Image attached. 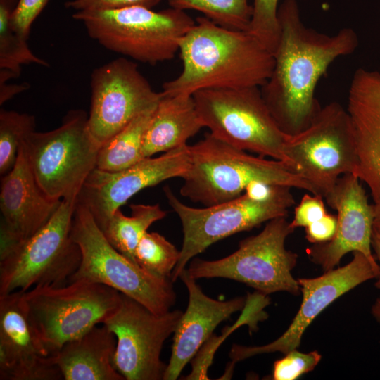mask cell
I'll list each match as a JSON object with an SVG mask.
<instances>
[{
	"label": "cell",
	"instance_id": "obj_1",
	"mask_svg": "<svg viewBox=\"0 0 380 380\" xmlns=\"http://www.w3.org/2000/svg\"><path fill=\"white\" fill-rule=\"evenodd\" d=\"M278 20L274 66L260 91L280 129L295 135L309 126L322 107L315 96L320 77L337 58L353 53L359 40L350 27L329 35L306 27L296 0L281 3Z\"/></svg>",
	"mask_w": 380,
	"mask_h": 380
},
{
	"label": "cell",
	"instance_id": "obj_2",
	"mask_svg": "<svg viewBox=\"0 0 380 380\" xmlns=\"http://www.w3.org/2000/svg\"><path fill=\"white\" fill-rule=\"evenodd\" d=\"M195 25L179 45L182 70L165 82V95L187 94L205 89L261 87L274 66L273 53L248 31L230 30L208 18Z\"/></svg>",
	"mask_w": 380,
	"mask_h": 380
},
{
	"label": "cell",
	"instance_id": "obj_3",
	"mask_svg": "<svg viewBox=\"0 0 380 380\" xmlns=\"http://www.w3.org/2000/svg\"><path fill=\"white\" fill-rule=\"evenodd\" d=\"M190 166L182 178V196L205 207L234 199L253 181L287 186L316 194L312 186L286 163L253 156L210 132L189 146Z\"/></svg>",
	"mask_w": 380,
	"mask_h": 380
},
{
	"label": "cell",
	"instance_id": "obj_4",
	"mask_svg": "<svg viewBox=\"0 0 380 380\" xmlns=\"http://www.w3.org/2000/svg\"><path fill=\"white\" fill-rule=\"evenodd\" d=\"M72 18L106 49L151 65L172 59L196 23L184 11H155L143 6L76 11Z\"/></svg>",
	"mask_w": 380,
	"mask_h": 380
},
{
	"label": "cell",
	"instance_id": "obj_5",
	"mask_svg": "<svg viewBox=\"0 0 380 380\" xmlns=\"http://www.w3.org/2000/svg\"><path fill=\"white\" fill-rule=\"evenodd\" d=\"M71 235L81 252L79 268L70 281L84 280L111 287L152 312L170 311L176 295L170 279L156 277L116 250L89 208L77 200Z\"/></svg>",
	"mask_w": 380,
	"mask_h": 380
},
{
	"label": "cell",
	"instance_id": "obj_6",
	"mask_svg": "<svg viewBox=\"0 0 380 380\" xmlns=\"http://www.w3.org/2000/svg\"><path fill=\"white\" fill-rule=\"evenodd\" d=\"M77 200L63 199L39 230L0 253V295L69 283L81 262L80 249L71 235Z\"/></svg>",
	"mask_w": 380,
	"mask_h": 380
},
{
	"label": "cell",
	"instance_id": "obj_7",
	"mask_svg": "<svg viewBox=\"0 0 380 380\" xmlns=\"http://www.w3.org/2000/svg\"><path fill=\"white\" fill-rule=\"evenodd\" d=\"M30 319L53 355L65 343L102 324L118 309L122 293L108 286L75 280L62 286H38L24 291Z\"/></svg>",
	"mask_w": 380,
	"mask_h": 380
},
{
	"label": "cell",
	"instance_id": "obj_8",
	"mask_svg": "<svg viewBox=\"0 0 380 380\" xmlns=\"http://www.w3.org/2000/svg\"><path fill=\"white\" fill-rule=\"evenodd\" d=\"M87 120L84 110H70L58 127L31 132L23 140L34 178L51 199H77L87 178L96 167L101 146L91 136Z\"/></svg>",
	"mask_w": 380,
	"mask_h": 380
},
{
	"label": "cell",
	"instance_id": "obj_9",
	"mask_svg": "<svg viewBox=\"0 0 380 380\" xmlns=\"http://www.w3.org/2000/svg\"><path fill=\"white\" fill-rule=\"evenodd\" d=\"M192 96L204 127L215 137L239 149L282 161L293 169L285 154L289 135L273 118L260 87L205 89Z\"/></svg>",
	"mask_w": 380,
	"mask_h": 380
},
{
	"label": "cell",
	"instance_id": "obj_10",
	"mask_svg": "<svg viewBox=\"0 0 380 380\" xmlns=\"http://www.w3.org/2000/svg\"><path fill=\"white\" fill-rule=\"evenodd\" d=\"M291 189L279 185L267 199H255L243 193L231 201L197 208L183 203L165 186L163 190L167 202L179 216L183 231L180 255L171 281L175 282L189 260L213 243L274 218L286 217L289 209L295 204Z\"/></svg>",
	"mask_w": 380,
	"mask_h": 380
},
{
	"label": "cell",
	"instance_id": "obj_11",
	"mask_svg": "<svg viewBox=\"0 0 380 380\" xmlns=\"http://www.w3.org/2000/svg\"><path fill=\"white\" fill-rule=\"evenodd\" d=\"M293 231L286 217L274 218L261 232L242 240L231 255L215 260L194 259L186 271L195 279L221 277L244 283L266 296L299 294L300 286L291 274L298 255L285 248Z\"/></svg>",
	"mask_w": 380,
	"mask_h": 380
},
{
	"label": "cell",
	"instance_id": "obj_12",
	"mask_svg": "<svg viewBox=\"0 0 380 380\" xmlns=\"http://www.w3.org/2000/svg\"><path fill=\"white\" fill-rule=\"evenodd\" d=\"M285 154L293 171L316 195L324 197L341 176L355 174L357 167L356 141L347 110L336 101L321 107L308 127L288 136Z\"/></svg>",
	"mask_w": 380,
	"mask_h": 380
},
{
	"label": "cell",
	"instance_id": "obj_13",
	"mask_svg": "<svg viewBox=\"0 0 380 380\" xmlns=\"http://www.w3.org/2000/svg\"><path fill=\"white\" fill-rule=\"evenodd\" d=\"M182 314L178 310L155 314L122 293L120 307L103 324L116 337L113 365L125 380H163L162 348Z\"/></svg>",
	"mask_w": 380,
	"mask_h": 380
},
{
	"label": "cell",
	"instance_id": "obj_14",
	"mask_svg": "<svg viewBox=\"0 0 380 380\" xmlns=\"http://www.w3.org/2000/svg\"><path fill=\"white\" fill-rule=\"evenodd\" d=\"M89 132L101 146L136 116L156 106V92L137 64L125 58L114 59L96 68L91 76Z\"/></svg>",
	"mask_w": 380,
	"mask_h": 380
},
{
	"label": "cell",
	"instance_id": "obj_15",
	"mask_svg": "<svg viewBox=\"0 0 380 380\" xmlns=\"http://www.w3.org/2000/svg\"><path fill=\"white\" fill-rule=\"evenodd\" d=\"M190 166L189 145L156 158L147 157L120 171L95 168L87 178L77 201L90 210L102 229L114 212L144 189L173 177L183 178Z\"/></svg>",
	"mask_w": 380,
	"mask_h": 380
},
{
	"label": "cell",
	"instance_id": "obj_16",
	"mask_svg": "<svg viewBox=\"0 0 380 380\" xmlns=\"http://www.w3.org/2000/svg\"><path fill=\"white\" fill-rule=\"evenodd\" d=\"M379 274L378 264L355 251L352 260L343 267L330 270L315 278L298 279L302 303L286 331L274 341L264 346L249 347L234 344L229 354L232 365L256 355L277 351L285 355L297 349L305 329L320 312L346 292L377 278Z\"/></svg>",
	"mask_w": 380,
	"mask_h": 380
},
{
	"label": "cell",
	"instance_id": "obj_17",
	"mask_svg": "<svg viewBox=\"0 0 380 380\" xmlns=\"http://www.w3.org/2000/svg\"><path fill=\"white\" fill-rule=\"evenodd\" d=\"M360 181L355 174L343 175L324 196L328 205L337 212L336 232L330 241L314 244L306 253L309 259L325 272L333 270L349 252H360L377 264L371 251L374 205L369 203Z\"/></svg>",
	"mask_w": 380,
	"mask_h": 380
},
{
	"label": "cell",
	"instance_id": "obj_18",
	"mask_svg": "<svg viewBox=\"0 0 380 380\" xmlns=\"http://www.w3.org/2000/svg\"><path fill=\"white\" fill-rule=\"evenodd\" d=\"M23 295L22 291L0 295V379H61L30 319Z\"/></svg>",
	"mask_w": 380,
	"mask_h": 380
},
{
	"label": "cell",
	"instance_id": "obj_19",
	"mask_svg": "<svg viewBox=\"0 0 380 380\" xmlns=\"http://www.w3.org/2000/svg\"><path fill=\"white\" fill-rule=\"evenodd\" d=\"M1 250L32 236L51 219L61 201L49 198L39 186L21 142L13 169L1 177Z\"/></svg>",
	"mask_w": 380,
	"mask_h": 380
},
{
	"label": "cell",
	"instance_id": "obj_20",
	"mask_svg": "<svg viewBox=\"0 0 380 380\" xmlns=\"http://www.w3.org/2000/svg\"><path fill=\"white\" fill-rule=\"evenodd\" d=\"M179 278L189 293V302L174 332L172 353L163 380H175L185 366L210 339L215 329L231 315L243 309V298L217 300L205 295L184 269Z\"/></svg>",
	"mask_w": 380,
	"mask_h": 380
},
{
	"label": "cell",
	"instance_id": "obj_21",
	"mask_svg": "<svg viewBox=\"0 0 380 380\" xmlns=\"http://www.w3.org/2000/svg\"><path fill=\"white\" fill-rule=\"evenodd\" d=\"M347 111L354 130L358 165L355 175L380 201V72L358 68L348 96Z\"/></svg>",
	"mask_w": 380,
	"mask_h": 380
},
{
	"label": "cell",
	"instance_id": "obj_22",
	"mask_svg": "<svg viewBox=\"0 0 380 380\" xmlns=\"http://www.w3.org/2000/svg\"><path fill=\"white\" fill-rule=\"evenodd\" d=\"M115 334L103 324L67 342L53 355L65 380H125L116 370Z\"/></svg>",
	"mask_w": 380,
	"mask_h": 380
},
{
	"label": "cell",
	"instance_id": "obj_23",
	"mask_svg": "<svg viewBox=\"0 0 380 380\" xmlns=\"http://www.w3.org/2000/svg\"><path fill=\"white\" fill-rule=\"evenodd\" d=\"M160 93L144 135V158L186 144V141L204 127L192 95Z\"/></svg>",
	"mask_w": 380,
	"mask_h": 380
},
{
	"label": "cell",
	"instance_id": "obj_24",
	"mask_svg": "<svg viewBox=\"0 0 380 380\" xmlns=\"http://www.w3.org/2000/svg\"><path fill=\"white\" fill-rule=\"evenodd\" d=\"M130 209V216L116 210L101 230L116 250L136 263L134 253L139 241L153 222L165 217L166 211L158 204H132Z\"/></svg>",
	"mask_w": 380,
	"mask_h": 380
},
{
	"label": "cell",
	"instance_id": "obj_25",
	"mask_svg": "<svg viewBox=\"0 0 380 380\" xmlns=\"http://www.w3.org/2000/svg\"><path fill=\"white\" fill-rule=\"evenodd\" d=\"M157 104L139 114L99 148L96 167L107 172L125 170L144 158L143 138Z\"/></svg>",
	"mask_w": 380,
	"mask_h": 380
},
{
	"label": "cell",
	"instance_id": "obj_26",
	"mask_svg": "<svg viewBox=\"0 0 380 380\" xmlns=\"http://www.w3.org/2000/svg\"><path fill=\"white\" fill-rule=\"evenodd\" d=\"M18 0H0V84L20 75L21 66L49 64L30 50L27 39L13 27L12 15Z\"/></svg>",
	"mask_w": 380,
	"mask_h": 380
},
{
	"label": "cell",
	"instance_id": "obj_27",
	"mask_svg": "<svg viewBox=\"0 0 380 380\" xmlns=\"http://www.w3.org/2000/svg\"><path fill=\"white\" fill-rule=\"evenodd\" d=\"M172 8L185 11L196 10L222 27L248 31L253 6L248 0H168Z\"/></svg>",
	"mask_w": 380,
	"mask_h": 380
},
{
	"label": "cell",
	"instance_id": "obj_28",
	"mask_svg": "<svg viewBox=\"0 0 380 380\" xmlns=\"http://www.w3.org/2000/svg\"><path fill=\"white\" fill-rule=\"evenodd\" d=\"M180 251L157 232H146L139 241L134 253L136 263L150 274L171 279Z\"/></svg>",
	"mask_w": 380,
	"mask_h": 380
},
{
	"label": "cell",
	"instance_id": "obj_29",
	"mask_svg": "<svg viewBox=\"0 0 380 380\" xmlns=\"http://www.w3.org/2000/svg\"><path fill=\"white\" fill-rule=\"evenodd\" d=\"M34 117L14 110H0V174L2 176L14 167L21 142L34 131Z\"/></svg>",
	"mask_w": 380,
	"mask_h": 380
},
{
	"label": "cell",
	"instance_id": "obj_30",
	"mask_svg": "<svg viewBox=\"0 0 380 380\" xmlns=\"http://www.w3.org/2000/svg\"><path fill=\"white\" fill-rule=\"evenodd\" d=\"M279 0H254L249 32L270 51L274 53L279 41Z\"/></svg>",
	"mask_w": 380,
	"mask_h": 380
},
{
	"label": "cell",
	"instance_id": "obj_31",
	"mask_svg": "<svg viewBox=\"0 0 380 380\" xmlns=\"http://www.w3.org/2000/svg\"><path fill=\"white\" fill-rule=\"evenodd\" d=\"M322 358L317 350L308 353L297 349L292 350L285 356L274 362L272 371L274 380H295L301 375L315 369Z\"/></svg>",
	"mask_w": 380,
	"mask_h": 380
},
{
	"label": "cell",
	"instance_id": "obj_32",
	"mask_svg": "<svg viewBox=\"0 0 380 380\" xmlns=\"http://www.w3.org/2000/svg\"><path fill=\"white\" fill-rule=\"evenodd\" d=\"M327 213L320 195L305 194L294 209V217L291 227H306L323 217Z\"/></svg>",
	"mask_w": 380,
	"mask_h": 380
},
{
	"label": "cell",
	"instance_id": "obj_33",
	"mask_svg": "<svg viewBox=\"0 0 380 380\" xmlns=\"http://www.w3.org/2000/svg\"><path fill=\"white\" fill-rule=\"evenodd\" d=\"M49 0H18L12 15L13 29L28 38L31 26Z\"/></svg>",
	"mask_w": 380,
	"mask_h": 380
},
{
	"label": "cell",
	"instance_id": "obj_34",
	"mask_svg": "<svg viewBox=\"0 0 380 380\" xmlns=\"http://www.w3.org/2000/svg\"><path fill=\"white\" fill-rule=\"evenodd\" d=\"M160 0H70L65 2L66 8L76 11H103L118 9L132 6H143L152 8Z\"/></svg>",
	"mask_w": 380,
	"mask_h": 380
},
{
	"label": "cell",
	"instance_id": "obj_35",
	"mask_svg": "<svg viewBox=\"0 0 380 380\" xmlns=\"http://www.w3.org/2000/svg\"><path fill=\"white\" fill-rule=\"evenodd\" d=\"M337 216L327 213L323 217L305 227L306 239L314 244L330 241L335 236Z\"/></svg>",
	"mask_w": 380,
	"mask_h": 380
},
{
	"label": "cell",
	"instance_id": "obj_36",
	"mask_svg": "<svg viewBox=\"0 0 380 380\" xmlns=\"http://www.w3.org/2000/svg\"><path fill=\"white\" fill-rule=\"evenodd\" d=\"M29 86L26 84H0V104L11 99L13 96L26 90Z\"/></svg>",
	"mask_w": 380,
	"mask_h": 380
},
{
	"label": "cell",
	"instance_id": "obj_37",
	"mask_svg": "<svg viewBox=\"0 0 380 380\" xmlns=\"http://www.w3.org/2000/svg\"><path fill=\"white\" fill-rule=\"evenodd\" d=\"M372 248L375 252V255L378 261L379 262V268H380V234L373 229L371 241ZM377 280L375 283V287L380 290V274L379 276L376 278Z\"/></svg>",
	"mask_w": 380,
	"mask_h": 380
},
{
	"label": "cell",
	"instance_id": "obj_38",
	"mask_svg": "<svg viewBox=\"0 0 380 380\" xmlns=\"http://www.w3.org/2000/svg\"><path fill=\"white\" fill-rule=\"evenodd\" d=\"M374 229L380 234V201L374 204Z\"/></svg>",
	"mask_w": 380,
	"mask_h": 380
},
{
	"label": "cell",
	"instance_id": "obj_39",
	"mask_svg": "<svg viewBox=\"0 0 380 380\" xmlns=\"http://www.w3.org/2000/svg\"><path fill=\"white\" fill-rule=\"evenodd\" d=\"M371 312L376 322L380 323V296L376 298L373 304Z\"/></svg>",
	"mask_w": 380,
	"mask_h": 380
}]
</instances>
